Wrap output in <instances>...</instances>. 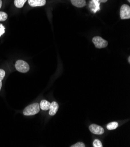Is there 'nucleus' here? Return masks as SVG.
<instances>
[{"label":"nucleus","mask_w":130,"mask_h":147,"mask_svg":"<svg viewBox=\"0 0 130 147\" xmlns=\"http://www.w3.org/2000/svg\"><path fill=\"white\" fill-rule=\"evenodd\" d=\"M89 128L91 133H92L94 134L102 135L105 133V129L103 127L95 124H91L89 126Z\"/></svg>","instance_id":"5"},{"label":"nucleus","mask_w":130,"mask_h":147,"mask_svg":"<svg viewBox=\"0 0 130 147\" xmlns=\"http://www.w3.org/2000/svg\"><path fill=\"white\" fill-rule=\"evenodd\" d=\"M93 145L94 147H102L103 145L101 142V141L99 140H94L93 142Z\"/></svg>","instance_id":"13"},{"label":"nucleus","mask_w":130,"mask_h":147,"mask_svg":"<svg viewBox=\"0 0 130 147\" xmlns=\"http://www.w3.org/2000/svg\"><path fill=\"white\" fill-rule=\"evenodd\" d=\"M119 126V124L117 122H111L107 124V128L109 130H113L116 129Z\"/></svg>","instance_id":"11"},{"label":"nucleus","mask_w":130,"mask_h":147,"mask_svg":"<svg viewBox=\"0 0 130 147\" xmlns=\"http://www.w3.org/2000/svg\"><path fill=\"white\" fill-rule=\"evenodd\" d=\"M97 1L99 3H106L108 1V0H97Z\"/></svg>","instance_id":"17"},{"label":"nucleus","mask_w":130,"mask_h":147,"mask_svg":"<svg viewBox=\"0 0 130 147\" xmlns=\"http://www.w3.org/2000/svg\"><path fill=\"white\" fill-rule=\"evenodd\" d=\"M28 4L32 7L44 6L46 3V0H27Z\"/></svg>","instance_id":"6"},{"label":"nucleus","mask_w":130,"mask_h":147,"mask_svg":"<svg viewBox=\"0 0 130 147\" xmlns=\"http://www.w3.org/2000/svg\"><path fill=\"white\" fill-rule=\"evenodd\" d=\"M71 146V147H85V144H83L82 142H77L75 144Z\"/></svg>","instance_id":"15"},{"label":"nucleus","mask_w":130,"mask_h":147,"mask_svg":"<svg viewBox=\"0 0 130 147\" xmlns=\"http://www.w3.org/2000/svg\"><path fill=\"white\" fill-rule=\"evenodd\" d=\"M71 2L74 6L78 8H82L86 5L85 0H71Z\"/></svg>","instance_id":"8"},{"label":"nucleus","mask_w":130,"mask_h":147,"mask_svg":"<svg viewBox=\"0 0 130 147\" xmlns=\"http://www.w3.org/2000/svg\"><path fill=\"white\" fill-rule=\"evenodd\" d=\"M1 87H2V82L0 80V90L1 89Z\"/></svg>","instance_id":"18"},{"label":"nucleus","mask_w":130,"mask_h":147,"mask_svg":"<svg viewBox=\"0 0 130 147\" xmlns=\"http://www.w3.org/2000/svg\"><path fill=\"white\" fill-rule=\"evenodd\" d=\"M128 1L129 3V2H130V0H128Z\"/></svg>","instance_id":"21"},{"label":"nucleus","mask_w":130,"mask_h":147,"mask_svg":"<svg viewBox=\"0 0 130 147\" xmlns=\"http://www.w3.org/2000/svg\"><path fill=\"white\" fill-rule=\"evenodd\" d=\"M5 26L3 24H0V37H1L5 33Z\"/></svg>","instance_id":"14"},{"label":"nucleus","mask_w":130,"mask_h":147,"mask_svg":"<svg viewBox=\"0 0 130 147\" xmlns=\"http://www.w3.org/2000/svg\"><path fill=\"white\" fill-rule=\"evenodd\" d=\"M92 42L96 48L102 49L107 47L108 42L100 36H95L92 39Z\"/></svg>","instance_id":"2"},{"label":"nucleus","mask_w":130,"mask_h":147,"mask_svg":"<svg viewBox=\"0 0 130 147\" xmlns=\"http://www.w3.org/2000/svg\"><path fill=\"white\" fill-rule=\"evenodd\" d=\"M5 76V71L3 69H0V80L2 81L4 78Z\"/></svg>","instance_id":"16"},{"label":"nucleus","mask_w":130,"mask_h":147,"mask_svg":"<svg viewBox=\"0 0 130 147\" xmlns=\"http://www.w3.org/2000/svg\"><path fill=\"white\" fill-rule=\"evenodd\" d=\"M15 68L18 71L21 73H26L30 69L28 63L22 60H18L16 62Z\"/></svg>","instance_id":"3"},{"label":"nucleus","mask_w":130,"mask_h":147,"mask_svg":"<svg viewBox=\"0 0 130 147\" xmlns=\"http://www.w3.org/2000/svg\"><path fill=\"white\" fill-rule=\"evenodd\" d=\"M1 6H2V1L1 0H0V8H1Z\"/></svg>","instance_id":"19"},{"label":"nucleus","mask_w":130,"mask_h":147,"mask_svg":"<svg viewBox=\"0 0 130 147\" xmlns=\"http://www.w3.org/2000/svg\"><path fill=\"white\" fill-rule=\"evenodd\" d=\"M59 104H58L55 101H53L50 105V107L49 109L50 110L49 114L52 116L54 115L57 113L58 110H59Z\"/></svg>","instance_id":"7"},{"label":"nucleus","mask_w":130,"mask_h":147,"mask_svg":"<svg viewBox=\"0 0 130 147\" xmlns=\"http://www.w3.org/2000/svg\"><path fill=\"white\" fill-rule=\"evenodd\" d=\"M26 1L27 0H15L14 1V4H15V7H17V8H21L23 7Z\"/></svg>","instance_id":"10"},{"label":"nucleus","mask_w":130,"mask_h":147,"mask_svg":"<svg viewBox=\"0 0 130 147\" xmlns=\"http://www.w3.org/2000/svg\"><path fill=\"white\" fill-rule=\"evenodd\" d=\"M8 18V15L4 12L0 11V21H5Z\"/></svg>","instance_id":"12"},{"label":"nucleus","mask_w":130,"mask_h":147,"mask_svg":"<svg viewBox=\"0 0 130 147\" xmlns=\"http://www.w3.org/2000/svg\"><path fill=\"white\" fill-rule=\"evenodd\" d=\"M120 18L121 20L130 18V7L127 4L123 5L120 8Z\"/></svg>","instance_id":"4"},{"label":"nucleus","mask_w":130,"mask_h":147,"mask_svg":"<svg viewBox=\"0 0 130 147\" xmlns=\"http://www.w3.org/2000/svg\"><path fill=\"white\" fill-rule=\"evenodd\" d=\"M40 108L39 104L36 102V103H33L27 106L23 111V115L27 116L35 115L40 111Z\"/></svg>","instance_id":"1"},{"label":"nucleus","mask_w":130,"mask_h":147,"mask_svg":"<svg viewBox=\"0 0 130 147\" xmlns=\"http://www.w3.org/2000/svg\"><path fill=\"white\" fill-rule=\"evenodd\" d=\"M128 62H129V63H130V57H129V56L128 57Z\"/></svg>","instance_id":"20"},{"label":"nucleus","mask_w":130,"mask_h":147,"mask_svg":"<svg viewBox=\"0 0 130 147\" xmlns=\"http://www.w3.org/2000/svg\"><path fill=\"white\" fill-rule=\"evenodd\" d=\"M50 105H51V103L49 101H48L46 100H43L41 101L39 105H40V108L42 110L46 111V110H49L50 107Z\"/></svg>","instance_id":"9"}]
</instances>
